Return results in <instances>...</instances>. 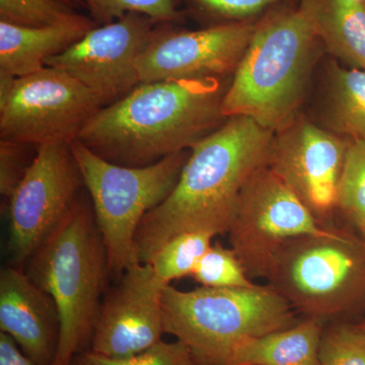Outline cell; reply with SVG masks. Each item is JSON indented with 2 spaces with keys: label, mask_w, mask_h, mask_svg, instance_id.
I'll use <instances>...</instances> for the list:
<instances>
[{
  "label": "cell",
  "mask_w": 365,
  "mask_h": 365,
  "mask_svg": "<svg viewBox=\"0 0 365 365\" xmlns=\"http://www.w3.org/2000/svg\"><path fill=\"white\" fill-rule=\"evenodd\" d=\"M273 136L248 117H230L195 144L172 193L139 225L135 242L141 263H150L182 232L227 234L242 190L267 165Z\"/></svg>",
  "instance_id": "cell-1"
},
{
  "label": "cell",
  "mask_w": 365,
  "mask_h": 365,
  "mask_svg": "<svg viewBox=\"0 0 365 365\" xmlns=\"http://www.w3.org/2000/svg\"><path fill=\"white\" fill-rule=\"evenodd\" d=\"M220 78L141 83L101 108L78 139L98 157L124 167H145L190 150L228 119Z\"/></svg>",
  "instance_id": "cell-2"
},
{
  "label": "cell",
  "mask_w": 365,
  "mask_h": 365,
  "mask_svg": "<svg viewBox=\"0 0 365 365\" xmlns=\"http://www.w3.org/2000/svg\"><path fill=\"white\" fill-rule=\"evenodd\" d=\"M322 49L299 6L264 14L228 86L223 115L248 117L274 133L280 130L297 117Z\"/></svg>",
  "instance_id": "cell-3"
},
{
  "label": "cell",
  "mask_w": 365,
  "mask_h": 365,
  "mask_svg": "<svg viewBox=\"0 0 365 365\" xmlns=\"http://www.w3.org/2000/svg\"><path fill=\"white\" fill-rule=\"evenodd\" d=\"M24 266L28 277L51 297L58 309L59 343L52 365H72L91 343L101 297L111 275L88 194L81 193Z\"/></svg>",
  "instance_id": "cell-4"
},
{
  "label": "cell",
  "mask_w": 365,
  "mask_h": 365,
  "mask_svg": "<svg viewBox=\"0 0 365 365\" xmlns=\"http://www.w3.org/2000/svg\"><path fill=\"white\" fill-rule=\"evenodd\" d=\"M162 304L165 334L186 346L198 365H228L242 340L289 328L300 319L269 284L189 292L168 285Z\"/></svg>",
  "instance_id": "cell-5"
},
{
  "label": "cell",
  "mask_w": 365,
  "mask_h": 365,
  "mask_svg": "<svg viewBox=\"0 0 365 365\" xmlns=\"http://www.w3.org/2000/svg\"><path fill=\"white\" fill-rule=\"evenodd\" d=\"M266 280L295 313L329 325L365 299V242L336 227L297 237L279 250Z\"/></svg>",
  "instance_id": "cell-6"
},
{
  "label": "cell",
  "mask_w": 365,
  "mask_h": 365,
  "mask_svg": "<svg viewBox=\"0 0 365 365\" xmlns=\"http://www.w3.org/2000/svg\"><path fill=\"white\" fill-rule=\"evenodd\" d=\"M71 146L107 250L110 273L120 277L141 263L135 242L139 225L172 193L190 150L145 167H124L98 157L81 141Z\"/></svg>",
  "instance_id": "cell-7"
},
{
  "label": "cell",
  "mask_w": 365,
  "mask_h": 365,
  "mask_svg": "<svg viewBox=\"0 0 365 365\" xmlns=\"http://www.w3.org/2000/svg\"><path fill=\"white\" fill-rule=\"evenodd\" d=\"M330 230L319 225L299 197L266 165L242 190L227 234L230 248L253 280L267 279L274 258L287 242Z\"/></svg>",
  "instance_id": "cell-8"
},
{
  "label": "cell",
  "mask_w": 365,
  "mask_h": 365,
  "mask_svg": "<svg viewBox=\"0 0 365 365\" xmlns=\"http://www.w3.org/2000/svg\"><path fill=\"white\" fill-rule=\"evenodd\" d=\"M102 108L97 98L66 72L46 66L16 78L0 101V140L39 146L78 140Z\"/></svg>",
  "instance_id": "cell-9"
},
{
  "label": "cell",
  "mask_w": 365,
  "mask_h": 365,
  "mask_svg": "<svg viewBox=\"0 0 365 365\" xmlns=\"http://www.w3.org/2000/svg\"><path fill=\"white\" fill-rule=\"evenodd\" d=\"M85 187L71 143L51 141L37 153L6 210L9 228L7 254L21 267L66 217Z\"/></svg>",
  "instance_id": "cell-10"
},
{
  "label": "cell",
  "mask_w": 365,
  "mask_h": 365,
  "mask_svg": "<svg viewBox=\"0 0 365 365\" xmlns=\"http://www.w3.org/2000/svg\"><path fill=\"white\" fill-rule=\"evenodd\" d=\"M350 139L297 116L274 133L267 168L289 187L325 228L334 227Z\"/></svg>",
  "instance_id": "cell-11"
},
{
  "label": "cell",
  "mask_w": 365,
  "mask_h": 365,
  "mask_svg": "<svg viewBox=\"0 0 365 365\" xmlns=\"http://www.w3.org/2000/svg\"><path fill=\"white\" fill-rule=\"evenodd\" d=\"M160 21L140 14H127L98 26L46 66L66 72L107 107L126 97L140 83L136 62L157 36Z\"/></svg>",
  "instance_id": "cell-12"
},
{
  "label": "cell",
  "mask_w": 365,
  "mask_h": 365,
  "mask_svg": "<svg viewBox=\"0 0 365 365\" xmlns=\"http://www.w3.org/2000/svg\"><path fill=\"white\" fill-rule=\"evenodd\" d=\"M256 25L230 21L186 31L160 24L155 39L137 59L139 81L227 79L248 49Z\"/></svg>",
  "instance_id": "cell-13"
},
{
  "label": "cell",
  "mask_w": 365,
  "mask_h": 365,
  "mask_svg": "<svg viewBox=\"0 0 365 365\" xmlns=\"http://www.w3.org/2000/svg\"><path fill=\"white\" fill-rule=\"evenodd\" d=\"M167 287L150 264L125 271L101 304L91 351L122 359L160 342L165 334L162 299Z\"/></svg>",
  "instance_id": "cell-14"
},
{
  "label": "cell",
  "mask_w": 365,
  "mask_h": 365,
  "mask_svg": "<svg viewBox=\"0 0 365 365\" xmlns=\"http://www.w3.org/2000/svg\"><path fill=\"white\" fill-rule=\"evenodd\" d=\"M0 330L35 365H52L59 343L58 309L21 267L0 272Z\"/></svg>",
  "instance_id": "cell-15"
},
{
  "label": "cell",
  "mask_w": 365,
  "mask_h": 365,
  "mask_svg": "<svg viewBox=\"0 0 365 365\" xmlns=\"http://www.w3.org/2000/svg\"><path fill=\"white\" fill-rule=\"evenodd\" d=\"M97 26L90 16L78 13L38 28L0 21V71L16 78L42 71L48 60L66 52Z\"/></svg>",
  "instance_id": "cell-16"
},
{
  "label": "cell",
  "mask_w": 365,
  "mask_h": 365,
  "mask_svg": "<svg viewBox=\"0 0 365 365\" xmlns=\"http://www.w3.org/2000/svg\"><path fill=\"white\" fill-rule=\"evenodd\" d=\"M324 50L365 71V0H300Z\"/></svg>",
  "instance_id": "cell-17"
},
{
  "label": "cell",
  "mask_w": 365,
  "mask_h": 365,
  "mask_svg": "<svg viewBox=\"0 0 365 365\" xmlns=\"http://www.w3.org/2000/svg\"><path fill=\"white\" fill-rule=\"evenodd\" d=\"M324 328L318 319L302 318L289 328L242 340L228 365H319Z\"/></svg>",
  "instance_id": "cell-18"
},
{
  "label": "cell",
  "mask_w": 365,
  "mask_h": 365,
  "mask_svg": "<svg viewBox=\"0 0 365 365\" xmlns=\"http://www.w3.org/2000/svg\"><path fill=\"white\" fill-rule=\"evenodd\" d=\"M323 116L329 130L350 140H364V69L331 62L327 69Z\"/></svg>",
  "instance_id": "cell-19"
},
{
  "label": "cell",
  "mask_w": 365,
  "mask_h": 365,
  "mask_svg": "<svg viewBox=\"0 0 365 365\" xmlns=\"http://www.w3.org/2000/svg\"><path fill=\"white\" fill-rule=\"evenodd\" d=\"M215 237L202 230L182 232L165 242L148 264L165 284L170 285L172 281L192 275Z\"/></svg>",
  "instance_id": "cell-20"
},
{
  "label": "cell",
  "mask_w": 365,
  "mask_h": 365,
  "mask_svg": "<svg viewBox=\"0 0 365 365\" xmlns=\"http://www.w3.org/2000/svg\"><path fill=\"white\" fill-rule=\"evenodd\" d=\"M337 211L365 232V139L350 140L337 194Z\"/></svg>",
  "instance_id": "cell-21"
},
{
  "label": "cell",
  "mask_w": 365,
  "mask_h": 365,
  "mask_svg": "<svg viewBox=\"0 0 365 365\" xmlns=\"http://www.w3.org/2000/svg\"><path fill=\"white\" fill-rule=\"evenodd\" d=\"M88 16L98 26L108 25L127 14H140L163 24L181 23L184 13L182 0H81Z\"/></svg>",
  "instance_id": "cell-22"
},
{
  "label": "cell",
  "mask_w": 365,
  "mask_h": 365,
  "mask_svg": "<svg viewBox=\"0 0 365 365\" xmlns=\"http://www.w3.org/2000/svg\"><path fill=\"white\" fill-rule=\"evenodd\" d=\"M191 276L203 287L246 288L256 285L234 250L225 248L220 242L211 245Z\"/></svg>",
  "instance_id": "cell-23"
},
{
  "label": "cell",
  "mask_w": 365,
  "mask_h": 365,
  "mask_svg": "<svg viewBox=\"0 0 365 365\" xmlns=\"http://www.w3.org/2000/svg\"><path fill=\"white\" fill-rule=\"evenodd\" d=\"M319 365H365V331L359 324L335 322L325 326Z\"/></svg>",
  "instance_id": "cell-24"
},
{
  "label": "cell",
  "mask_w": 365,
  "mask_h": 365,
  "mask_svg": "<svg viewBox=\"0 0 365 365\" xmlns=\"http://www.w3.org/2000/svg\"><path fill=\"white\" fill-rule=\"evenodd\" d=\"M78 13L61 0H0V21L28 28L59 23Z\"/></svg>",
  "instance_id": "cell-25"
},
{
  "label": "cell",
  "mask_w": 365,
  "mask_h": 365,
  "mask_svg": "<svg viewBox=\"0 0 365 365\" xmlns=\"http://www.w3.org/2000/svg\"><path fill=\"white\" fill-rule=\"evenodd\" d=\"M74 365H198L190 353L188 348L180 341L163 342L151 346L131 356L111 359L93 351H86L79 355Z\"/></svg>",
  "instance_id": "cell-26"
},
{
  "label": "cell",
  "mask_w": 365,
  "mask_h": 365,
  "mask_svg": "<svg viewBox=\"0 0 365 365\" xmlns=\"http://www.w3.org/2000/svg\"><path fill=\"white\" fill-rule=\"evenodd\" d=\"M189 9L198 16L215 24L251 21L254 16L266 14L283 6L287 0H184Z\"/></svg>",
  "instance_id": "cell-27"
},
{
  "label": "cell",
  "mask_w": 365,
  "mask_h": 365,
  "mask_svg": "<svg viewBox=\"0 0 365 365\" xmlns=\"http://www.w3.org/2000/svg\"><path fill=\"white\" fill-rule=\"evenodd\" d=\"M37 153V146L0 140V194L6 208Z\"/></svg>",
  "instance_id": "cell-28"
},
{
  "label": "cell",
  "mask_w": 365,
  "mask_h": 365,
  "mask_svg": "<svg viewBox=\"0 0 365 365\" xmlns=\"http://www.w3.org/2000/svg\"><path fill=\"white\" fill-rule=\"evenodd\" d=\"M0 365H35L20 350L13 338L6 333H0Z\"/></svg>",
  "instance_id": "cell-29"
},
{
  "label": "cell",
  "mask_w": 365,
  "mask_h": 365,
  "mask_svg": "<svg viewBox=\"0 0 365 365\" xmlns=\"http://www.w3.org/2000/svg\"><path fill=\"white\" fill-rule=\"evenodd\" d=\"M61 1L66 2V4L73 7L76 11L81 9H86L85 4L81 0H61Z\"/></svg>",
  "instance_id": "cell-30"
},
{
  "label": "cell",
  "mask_w": 365,
  "mask_h": 365,
  "mask_svg": "<svg viewBox=\"0 0 365 365\" xmlns=\"http://www.w3.org/2000/svg\"><path fill=\"white\" fill-rule=\"evenodd\" d=\"M359 326L361 327V328L365 331V321L362 322V323H360Z\"/></svg>",
  "instance_id": "cell-31"
},
{
  "label": "cell",
  "mask_w": 365,
  "mask_h": 365,
  "mask_svg": "<svg viewBox=\"0 0 365 365\" xmlns=\"http://www.w3.org/2000/svg\"><path fill=\"white\" fill-rule=\"evenodd\" d=\"M361 237H362V240H364V241L365 242V232H364V234L361 235Z\"/></svg>",
  "instance_id": "cell-32"
}]
</instances>
